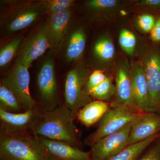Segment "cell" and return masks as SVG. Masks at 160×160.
Returning a JSON list of instances; mask_svg holds the SVG:
<instances>
[{
	"mask_svg": "<svg viewBox=\"0 0 160 160\" xmlns=\"http://www.w3.org/2000/svg\"><path fill=\"white\" fill-rule=\"evenodd\" d=\"M73 118L66 106L55 108L46 111L32 131L36 136L65 142L80 149L82 144Z\"/></svg>",
	"mask_w": 160,
	"mask_h": 160,
	"instance_id": "6da1fadb",
	"label": "cell"
},
{
	"mask_svg": "<svg viewBox=\"0 0 160 160\" xmlns=\"http://www.w3.org/2000/svg\"><path fill=\"white\" fill-rule=\"evenodd\" d=\"M1 160H49L39 138L27 134L0 135Z\"/></svg>",
	"mask_w": 160,
	"mask_h": 160,
	"instance_id": "7a4b0ae2",
	"label": "cell"
},
{
	"mask_svg": "<svg viewBox=\"0 0 160 160\" xmlns=\"http://www.w3.org/2000/svg\"><path fill=\"white\" fill-rule=\"evenodd\" d=\"M142 113L129 105L110 107L100 120L97 129L86 138V145L91 146L101 138L119 131Z\"/></svg>",
	"mask_w": 160,
	"mask_h": 160,
	"instance_id": "3957f363",
	"label": "cell"
},
{
	"mask_svg": "<svg viewBox=\"0 0 160 160\" xmlns=\"http://www.w3.org/2000/svg\"><path fill=\"white\" fill-rule=\"evenodd\" d=\"M89 76L82 67L78 66L70 70L66 75L65 84L66 106L73 117L88 104L83 96V91Z\"/></svg>",
	"mask_w": 160,
	"mask_h": 160,
	"instance_id": "277c9868",
	"label": "cell"
},
{
	"mask_svg": "<svg viewBox=\"0 0 160 160\" xmlns=\"http://www.w3.org/2000/svg\"><path fill=\"white\" fill-rule=\"evenodd\" d=\"M35 109L22 112H11L0 109L1 133L7 135L26 134L29 129L33 130L42 119Z\"/></svg>",
	"mask_w": 160,
	"mask_h": 160,
	"instance_id": "5b68a950",
	"label": "cell"
},
{
	"mask_svg": "<svg viewBox=\"0 0 160 160\" xmlns=\"http://www.w3.org/2000/svg\"><path fill=\"white\" fill-rule=\"evenodd\" d=\"M28 69L17 62L10 73L2 81L15 95L25 111L35 109L36 104L29 90L30 75Z\"/></svg>",
	"mask_w": 160,
	"mask_h": 160,
	"instance_id": "8992f818",
	"label": "cell"
},
{
	"mask_svg": "<svg viewBox=\"0 0 160 160\" xmlns=\"http://www.w3.org/2000/svg\"><path fill=\"white\" fill-rule=\"evenodd\" d=\"M140 62L146 75L152 106L155 112L160 114V48L146 52Z\"/></svg>",
	"mask_w": 160,
	"mask_h": 160,
	"instance_id": "52a82bcc",
	"label": "cell"
},
{
	"mask_svg": "<svg viewBox=\"0 0 160 160\" xmlns=\"http://www.w3.org/2000/svg\"><path fill=\"white\" fill-rule=\"evenodd\" d=\"M131 123L98 140L91 146V160H108L128 146Z\"/></svg>",
	"mask_w": 160,
	"mask_h": 160,
	"instance_id": "ba28073f",
	"label": "cell"
},
{
	"mask_svg": "<svg viewBox=\"0 0 160 160\" xmlns=\"http://www.w3.org/2000/svg\"><path fill=\"white\" fill-rule=\"evenodd\" d=\"M52 47L46 25L35 32L25 42L18 62L29 69L35 60Z\"/></svg>",
	"mask_w": 160,
	"mask_h": 160,
	"instance_id": "9c48e42d",
	"label": "cell"
},
{
	"mask_svg": "<svg viewBox=\"0 0 160 160\" xmlns=\"http://www.w3.org/2000/svg\"><path fill=\"white\" fill-rule=\"evenodd\" d=\"M37 85L46 111L54 109L58 87L52 58L47 59L43 63L38 74Z\"/></svg>",
	"mask_w": 160,
	"mask_h": 160,
	"instance_id": "30bf717a",
	"label": "cell"
},
{
	"mask_svg": "<svg viewBox=\"0 0 160 160\" xmlns=\"http://www.w3.org/2000/svg\"><path fill=\"white\" fill-rule=\"evenodd\" d=\"M130 72L133 106L141 112H155L149 98L146 75L141 62L133 63Z\"/></svg>",
	"mask_w": 160,
	"mask_h": 160,
	"instance_id": "8fae6325",
	"label": "cell"
},
{
	"mask_svg": "<svg viewBox=\"0 0 160 160\" xmlns=\"http://www.w3.org/2000/svg\"><path fill=\"white\" fill-rule=\"evenodd\" d=\"M160 133V113L143 112L131 123L128 145L142 142Z\"/></svg>",
	"mask_w": 160,
	"mask_h": 160,
	"instance_id": "7c38bea8",
	"label": "cell"
},
{
	"mask_svg": "<svg viewBox=\"0 0 160 160\" xmlns=\"http://www.w3.org/2000/svg\"><path fill=\"white\" fill-rule=\"evenodd\" d=\"M37 137L45 146L49 160H91L90 152L83 151L65 142Z\"/></svg>",
	"mask_w": 160,
	"mask_h": 160,
	"instance_id": "4fadbf2b",
	"label": "cell"
},
{
	"mask_svg": "<svg viewBox=\"0 0 160 160\" xmlns=\"http://www.w3.org/2000/svg\"><path fill=\"white\" fill-rule=\"evenodd\" d=\"M44 11L42 2L34 5L23 6L16 10L7 20V31L12 33L25 29L35 22Z\"/></svg>",
	"mask_w": 160,
	"mask_h": 160,
	"instance_id": "5bb4252c",
	"label": "cell"
},
{
	"mask_svg": "<svg viewBox=\"0 0 160 160\" xmlns=\"http://www.w3.org/2000/svg\"><path fill=\"white\" fill-rule=\"evenodd\" d=\"M126 65L119 68L116 76V98L110 104V107L133 106L130 70Z\"/></svg>",
	"mask_w": 160,
	"mask_h": 160,
	"instance_id": "9a60e30c",
	"label": "cell"
},
{
	"mask_svg": "<svg viewBox=\"0 0 160 160\" xmlns=\"http://www.w3.org/2000/svg\"><path fill=\"white\" fill-rule=\"evenodd\" d=\"M72 15L71 10L50 15L47 25L52 47H59L66 37Z\"/></svg>",
	"mask_w": 160,
	"mask_h": 160,
	"instance_id": "2e32d148",
	"label": "cell"
},
{
	"mask_svg": "<svg viewBox=\"0 0 160 160\" xmlns=\"http://www.w3.org/2000/svg\"><path fill=\"white\" fill-rule=\"evenodd\" d=\"M109 104L104 101L90 102L80 109L78 118L86 127H90L100 121L109 109Z\"/></svg>",
	"mask_w": 160,
	"mask_h": 160,
	"instance_id": "e0dca14e",
	"label": "cell"
},
{
	"mask_svg": "<svg viewBox=\"0 0 160 160\" xmlns=\"http://www.w3.org/2000/svg\"><path fill=\"white\" fill-rule=\"evenodd\" d=\"M86 45V35L82 29L74 30L70 35L67 46L65 56L68 62L77 61L82 56Z\"/></svg>",
	"mask_w": 160,
	"mask_h": 160,
	"instance_id": "ac0fdd59",
	"label": "cell"
},
{
	"mask_svg": "<svg viewBox=\"0 0 160 160\" xmlns=\"http://www.w3.org/2000/svg\"><path fill=\"white\" fill-rule=\"evenodd\" d=\"M160 134L156 135L142 142L128 145L122 151L108 160H136L155 140Z\"/></svg>",
	"mask_w": 160,
	"mask_h": 160,
	"instance_id": "d6986e66",
	"label": "cell"
},
{
	"mask_svg": "<svg viewBox=\"0 0 160 160\" xmlns=\"http://www.w3.org/2000/svg\"><path fill=\"white\" fill-rule=\"evenodd\" d=\"M0 109L11 112H20L23 109L13 92L1 81L0 84Z\"/></svg>",
	"mask_w": 160,
	"mask_h": 160,
	"instance_id": "ffe728a7",
	"label": "cell"
},
{
	"mask_svg": "<svg viewBox=\"0 0 160 160\" xmlns=\"http://www.w3.org/2000/svg\"><path fill=\"white\" fill-rule=\"evenodd\" d=\"M93 52L100 61L109 62L112 60L115 53L114 44L109 38H101L95 44Z\"/></svg>",
	"mask_w": 160,
	"mask_h": 160,
	"instance_id": "44dd1931",
	"label": "cell"
},
{
	"mask_svg": "<svg viewBox=\"0 0 160 160\" xmlns=\"http://www.w3.org/2000/svg\"><path fill=\"white\" fill-rule=\"evenodd\" d=\"M115 93V86L111 79L108 77L92 91L90 97L96 100L105 102L111 99Z\"/></svg>",
	"mask_w": 160,
	"mask_h": 160,
	"instance_id": "7402d4cb",
	"label": "cell"
},
{
	"mask_svg": "<svg viewBox=\"0 0 160 160\" xmlns=\"http://www.w3.org/2000/svg\"><path fill=\"white\" fill-rule=\"evenodd\" d=\"M42 2L44 11L48 12L50 15L69 11L74 3L72 0H50Z\"/></svg>",
	"mask_w": 160,
	"mask_h": 160,
	"instance_id": "603a6c76",
	"label": "cell"
},
{
	"mask_svg": "<svg viewBox=\"0 0 160 160\" xmlns=\"http://www.w3.org/2000/svg\"><path fill=\"white\" fill-rule=\"evenodd\" d=\"M22 42V38L18 37L9 42L0 51V66L2 67L8 64L14 56Z\"/></svg>",
	"mask_w": 160,
	"mask_h": 160,
	"instance_id": "cb8c5ba5",
	"label": "cell"
},
{
	"mask_svg": "<svg viewBox=\"0 0 160 160\" xmlns=\"http://www.w3.org/2000/svg\"><path fill=\"white\" fill-rule=\"evenodd\" d=\"M107 78L103 71L99 70H95L89 75L83 91L84 98L87 103L91 102L90 94L92 91L104 82Z\"/></svg>",
	"mask_w": 160,
	"mask_h": 160,
	"instance_id": "d4e9b609",
	"label": "cell"
},
{
	"mask_svg": "<svg viewBox=\"0 0 160 160\" xmlns=\"http://www.w3.org/2000/svg\"><path fill=\"white\" fill-rule=\"evenodd\" d=\"M119 43L122 49L127 54L131 55L135 49L136 37L131 31L128 29H123L120 33Z\"/></svg>",
	"mask_w": 160,
	"mask_h": 160,
	"instance_id": "484cf974",
	"label": "cell"
},
{
	"mask_svg": "<svg viewBox=\"0 0 160 160\" xmlns=\"http://www.w3.org/2000/svg\"><path fill=\"white\" fill-rule=\"evenodd\" d=\"M119 2L116 0H92L86 3V6L97 11H107L118 6Z\"/></svg>",
	"mask_w": 160,
	"mask_h": 160,
	"instance_id": "4316f807",
	"label": "cell"
},
{
	"mask_svg": "<svg viewBox=\"0 0 160 160\" xmlns=\"http://www.w3.org/2000/svg\"><path fill=\"white\" fill-rule=\"evenodd\" d=\"M156 21L153 16L150 14H143L140 16L137 20L138 26L142 31L151 32Z\"/></svg>",
	"mask_w": 160,
	"mask_h": 160,
	"instance_id": "83f0119b",
	"label": "cell"
},
{
	"mask_svg": "<svg viewBox=\"0 0 160 160\" xmlns=\"http://www.w3.org/2000/svg\"><path fill=\"white\" fill-rule=\"evenodd\" d=\"M138 160H160V145L152 147Z\"/></svg>",
	"mask_w": 160,
	"mask_h": 160,
	"instance_id": "f1b7e54d",
	"label": "cell"
},
{
	"mask_svg": "<svg viewBox=\"0 0 160 160\" xmlns=\"http://www.w3.org/2000/svg\"><path fill=\"white\" fill-rule=\"evenodd\" d=\"M150 33L152 40L153 42H160V18L157 20Z\"/></svg>",
	"mask_w": 160,
	"mask_h": 160,
	"instance_id": "f546056e",
	"label": "cell"
},
{
	"mask_svg": "<svg viewBox=\"0 0 160 160\" xmlns=\"http://www.w3.org/2000/svg\"><path fill=\"white\" fill-rule=\"evenodd\" d=\"M141 6L152 9H160V0H145L140 2Z\"/></svg>",
	"mask_w": 160,
	"mask_h": 160,
	"instance_id": "4dcf8cb0",
	"label": "cell"
},
{
	"mask_svg": "<svg viewBox=\"0 0 160 160\" xmlns=\"http://www.w3.org/2000/svg\"><path fill=\"white\" fill-rule=\"evenodd\" d=\"M159 138V141H158V144H159V145H160V136H159V138Z\"/></svg>",
	"mask_w": 160,
	"mask_h": 160,
	"instance_id": "1f68e13d",
	"label": "cell"
}]
</instances>
